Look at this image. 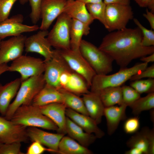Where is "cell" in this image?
<instances>
[{
  "mask_svg": "<svg viewBox=\"0 0 154 154\" xmlns=\"http://www.w3.org/2000/svg\"><path fill=\"white\" fill-rule=\"evenodd\" d=\"M129 106L135 116L139 115L143 111L153 109L154 92L148 93L144 97H140Z\"/></svg>",
  "mask_w": 154,
  "mask_h": 154,
  "instance_id": "4dcf8cb0",
  "label": "cell"
},
{
  "mask_svg": "<svg viewBox=\"0 0 154 154\" xmlns=\"http://www.w3.org/2000/svg\"><path fill=\"white\" fill-rule=\"evenodd\" d=\"M133 17V13L130 5L116 3L106 5V21L107 29L110 32L126 28L128 22Z\"/></svg>",
  "mask_w": 154,
  "mask_h": 154,
  "instance_id": "52a82bcc",
  "label": "cell"
},
{
  "mask_svg": "<svg viewBox=\"0 0 154 154\" xmlns=\"http://www.w3.org/2000/svg\"><path fill=\"white\" fill-rule=\"evenodd\" d=\"M103 1L106 5L116 3L130 5V0H104Z\"/></svg>",
  "mask_w": 154,
  "mask_h": 154,
  "instance_id": "ee69618b",
  "label": "cell"
},
{
  "mask_svg": "<svg viewBox=\"0 0 154 154\" xmlns=\"http://www.w3.org/2000/svg\"><path fill=\"white\" fill-rule=\"evenodd\" d=\"M20 3L24 5L28 1V0H19Z\"/></svg>",
  "mask_w": 154,
  "mask_h": 154,
  "instance_id": "816d5d0a",
  "label": "cell"
},
{
  "mask_svg": "<svg viewBox=\"0 0 154 154\" xmlns=\"http://www.w3.org/2000/svg\"><path fill=\"white\" fill-rule=\"evenodd\" d=\"M154 0H135L136 3L140 7H147L150 3Z\"/></svg>",
  "mask_w": 154,
  "mask_h": 154,
  "instance_id": "bcb514c9",
  "label": "cell"
},
{
  "mask_svg": "<svg viewBox=\"0 0 154 154\" xmlns=\"http://www.w3.org/2000/svg\"><path fill=\"white\" fill-rule=\"evenodd\" d=\"M10 120L15 124L27 127L41 128L57 131L58 130L56 125L42 113L38 106L32 104L19 107L15 111Z\"/></svg>",
  "mask_w": 154,
  "mask_h": 154,
  "instance_id": "3957f363",
  "label": "cell"
},
{
  "mask_svg": "<svg viewBox=\"0 0 154 154\" xmlns=\"http://www.w3.org/2000/svg\"><path fill=\"white\" fill-rule=\"evenodd\" d=\"M66 129L69 136L87 148L94 143L97 138L94 134L86 132L67 116Z\"/></svg>",
  "mask_w": 154,
  "mask_h": 154,
  "instance_id": "cb8c5ba5",
  "label": "cell"
},
{
  "mask_svg": "<svg viewBox=\"0 0 154 154\" xmlns=\"http://www.w3.org/2000/svg\"><path fill=\"white\" fill-rule=\"evenodd\" d=\"M23 15L18 14L2 22L0 24V38L2 40L8 37L18 36L22 33L34 31L39 29L37 25L23 24Z\"/></svg>",
  "mask_w": 154,
  "mask_h": 154,
  "instance_id": "5bb4252c",
  "label": "cell"
},
{
  "mask_svg": "<svg viewBox=\"0 0 154 154\" xmlns=\"http://www.w3.org/2000/svg\"><path fill=\"white\" fill-rule=\"evenodd\" d=\"M27 132L29 139L32 142L38 141L51 150L52 152L56 153H58L60 141L65 135L49 133L35 127L27 128Z\"/></svg>",
  "mask_w": 154,
  "mask_h": 154,
  "instance_id": "2e32d148",
  "label": "cell"
},
{
  "mask_svg": "<svg viewBox=\"0 0 154 154\" xmlns=\"http://www.w3.org/2000/svg\"><path fill=\"white\" fill-rule=\"evenodd\" d=\"M89 88L84 79L73 71L71 73L67 84L63 89L78 95L89 93L90 91Z\"/></svg>",
  "mask_w": 154,
  "mask_h": 154,
  "instance_id": "f546056e",
  "label": "cell"
},
{
  "mask_svg": "<svg viewBox=\"0 0 154 154\" xmlns=\"http://www.w3.org/2000/svg\"><path fill=\"white\" fill-rule=\"evenodd\" d=\"M66 115L86 132L94 134L97 138H101L104 135V132L98 127L96 121L90 116L69 108L66 109Z\"/></svg>",
  "mask_w": 154,
  "mask_h": 154,
  "instance_id": "ac0fdd59",
  "label": "cell"
},
{
  "mask_svg": "<svg viewBox=\"0 0 154 154\" xmlns=\"http://www.w3.org/2000/svg\"><path fill=\"white\" fill-rule=\"evenodd\" d=\"M97 93L105 107L124 104L121 86L107 88Z\"/></svg>",
  "mask_w": 154,
  "mask_h": 154,
  "instance_id": "4316f807",
  "label": "cell"
},
{
  "mask_svg": "<svg viewBox=\"0 0 154 154\" xmlns=\"http://www.w3.org/2000/svg\"><path fill=\"white\" fill-rule=\"evenodd\" d=\"M64 98L60 91L53 86L46 83L33 99L32 105L40 106L55 103H63Z\"/></svg>",
  "mask_w": 154,
  "mask_h": 154,
  "instance_id": "7402d4cb",
  "label": "cell"
},
{
  "mask_svg": "<svg viewBox=\"0 0 154 154\" xmlns=\"http://www.w3.org/2000/svg\"><path fill=\"white\" fill-rule=\"evenodd\" d=\"M48 32L41 30L27 37L25 44V51L27 52H35L42 56L46 62L52 58L53 51L47 37Z\"/></svg>",
  "mask_w": 154,
  "mask_h": 154,
  "instance_id": "4fadbf2b",
  "label": "cell"
},
{
  "mask_svg": "<svg viewBox=\"0 0 154 154\" xmlns=\"http://www.w3.org/2000/svg\"><path fill=\"white\" fill-rule=\"evenodd\" d=\"M21 143H3L0 147V154H24L21 151Z\"/></svg>",
  "mask_w": 154,
  "mask_h": 154,
  "instance_id": "8d00e7d4",
  "label": "cell"
},
{
  "mask_svg": "<svg viewBox=\"0 0 154 154\" xmlns=\"http://www.w3.org/2000/svg\"><path fill=\"white\" fill-rule=\"evenodd\" d=\"M58 153L61 154H92V152L81 145L69 136L62 137L59 144Z\"/></svg>",
  "mask_w": 154,
  "mask_h": 154,
  "instance_id": "484cf974",
  "label": "cell"
},
{
  "mask_svg": "<svg viewBox=\"0 0 154 154\" xmlns=\"http://www.w3.org/2000/svg\"><path fill=\"white\" fill-rule=\"evenodd\" d=\"M27 127L16 124L0 116V141L3 143L25 142L29 139Z\"/></svg>",
  "mask_w": 154,
  "mask_h": 154,
  "instance_id": "8fae6325",
  "label": "cell"
},
{
  "mask_svg": "<svg viewBox=\"0 0 154 154\" xmlns=\"http://www.w3.org/2000/svg\"><path fill=\"white\" fill-rule=\"evenodd\" d=\"M17 0H0V24L9 18L12 7Z\"/></svg>",
  "mask_w": 154,
  "mask_h": 154,
  "instance_id": "d590c367",
  "label": "cell"
},
{
  "mask_svg": "<svg viewBox=\"0 0 154 154\" xmlns=\"http://www.w3.org/2000/svg\"><path fill=\"white\" fill-rule=\"evenodd\" d=\"M125 154H143V152L140 150L135 148H130V150L125 152Z\"/></svg>",
  "mask_w": 154,
  "mask_h": 154,
  "instance_id": "7dc6e473",
  "label": "cell"
},
{
  "mask_svg": "<svg viewBox=\"0 0 154 154\" xmlns=\"http://www.w3.org/2000/svg\"><path fill=\"white\" fill-rule=\"evenodd\" d=\"M130 86L140 94L154 92V79L148 78L132 81Z\"/></svg>",
  "mask_w": 154,
  "mask_h": 154,
  "instance_id": "d6a6232c",
  "label": "cell"
},
{
  "mask_svg": "<svg viewBox=\"0 0 154 154\" xmlns=\"http://www.w3.org/2000/svg\"><path fill=\"white\" fill-rule=\"evenodd\" d=\"M140 60L143 62L148 63L154 62V53L140 58Z\"/></svg>",
  "mask_w": 154,
  "mask_h": 154,
  "instance_id": "f6af8a7d",
  "label": "cell"
},
{
  "mask_svg": "<svg viewBox=\"0 0 154 154\" xmlns=\"http://www.w3.org/2000/svg\"><path fill=\"white\" fill-rule=\"evenodd\" d=\"M89 25L74 19H72L70 33V49L80 51L79 48L83 36L90 33Z\"/></svg>",
  "mask_w": 154,
  "mask_h": 154,
  "instance_id": "d4e9b609",
  "label": "cell"
},
{
  "mask_svg": "<svg viewBox=\"0 0 154 154\" xmlns=\"http://www.w3.org/2000/svg\"><path fill=\"white\" fill-rule=\"evenodd\" d=\"M82 2L85 4L101 2L102 0H76Z\"/></svg>",
  "mask_w": 154,
  "mask_h": 154,
  "instance_id": "681fc988",
  "label": "cell"
},
{
  "mask_svg": "<svg viewBox=\"0 0 154 154\" xmlns=\"http://www.w3.org/2000/svg\"><path fill=\"white\" fill-rule=\"evenodd\" d=\"M42 0H28L31 7L30 17L33 23L36 24L40 18V7Z\"/></svg>",
  "mask_w": 154,
  "mask_h": 154,
  "instance_id": "74e56055",
  "label": "cell"
},
{
  "mask_svg": "<svg viewBox=\"0 0 154 154\" xmlns=\"http://www.w3.org/2000/svg\"><path fill=\"white\" fill-rule=\"evenodd\" d=\"M21 82L19 78L4 85L0 83V113L2 116H4L11 101L16 96Z\"/></svg>",
  "mask_w": 154,
  "mask_h": 154,
  "instance_id": "603a6c76",
  "label": "cell"
},
{
  "mask_svg": "<svg viewBox=\"0 0 154 154\" xmlns=\"http://www.w3.org/2000/svg\"><path fill=\"white\" fill-rule=\"evenodd\" d=\"M26 36L21 35L1 40L0 45V65L13 61L23 55Z\"/></svg>",
  "mask_w": 154,
  "mask_h": 154,
  "instance_id": "7c38bea8",
  "label": "cell"
},
{
  "mask_svg": "<svg viewBox=\"0 0 154 154\" xmlns=\"http://www.w3.org/2000/svg\"><path fill=\"white\" fill-rule=\"evenodd\" d=\"M45 68L44 62L41 58L22 55L13 61L7 71L19 73L22 82L31 77L43 74Z\"/></svg>",
  "mask_w": 154,
  "mask_h": 154,
  "instance_id": "ba28073f",
  "label": "cell"
},
{
  "mask_svg": "<svg viewBox=\"0 0 154 154\" xmlns=\"http://www.w3.org/2000/svg\"><path fill=\"white\" fill-rule=\"evenodd\" d=\"M63 12L71 19L88 25L94 20L87 10L86 4L76 0H67Z\"/></svg>",
  "mask_w": 154,
  "mask_h": 154,
  "instance_id": "44dd1931",
  "label": "cell"
},
{
  "mask_svg": "<svg viewBox=\"0 0 154 154\" xmlns=\"http://www.w3.org/2000/svg\"><path fill=\"white\" fill-rule=\"evenodd\" d=\"M8 67L9 66L7 63L0 65V76L5 72L8 71Z\"/></svg>",
  "mask_w": 154,
  "mask_h": 154,
  "instance_id": "c3c4849f",
  "label": "cell"
},
{
  "mask_svg": "<svg viewBox=\"0 0 154 154\" xmlns=\"http://www.w3.org/2000/svg\"><path fill=\"white\" fill-rule=\"evenodd\" d=\"M46 83L43 74L31 77L22 82L15 99L10 104L4 117L10 120L18 108L31 104L35 97Z\"/></svg>",
  "mask_w": 154,
  "mask_h": 154,
  "instance_id": "7a4b0ae2",
  "label": "cell"
},
{
  "mask_svg": "<svg viewBox=\"0 0 154 154\" xmlns=\"http://www.w3.org/2000/svg\"><path fill=\"white\" fill-rule=\"evenodd\" d=\"M32 142L27 148L26 154H41L46 151L52 152L51 150L45 148L39 142L37 141Z\"/></svg>",
  "mask_w": 154,
  "mask_h": 154,
  "instance_id": "60d3db41",
  "label": "cell"
},
{
  "mask_svg": "<svg viewBox=\"0 0 154 154\" xmlns=\"http://www.w3.org/2000/svg\"><path fill=\"white\" fill-rule=\"evenodd\" d=\"M67 0H42L40 7L42 21L39 29L47 30L53 21L62 13Z\"/></svg>",
  "mask_w": 154,
  "mask_h": 154,
  "instance_id": "9a60e30c",
  "label": "cell"
},
{
  "mask_svg": "<svg viewBox=\"0 0 154 154\" xmlns=\"http://www.w3.org/2000/svg\"><path fill=\"white\" fill-rule=\"evenodd\" d=\"M147 7L151 10V12L154 13V0L150 3Z\"/></svg>",
  "mask_w": 154,
  "mask_h": 154,
  "instance_id": "f907efd6",
  "label": "cell"
},
{
  "mask_svg": "<svg viewBox=\"0 0 154 154\" xmlns=\"http://www.w3.org/2000/svg\"><path fill=\"white\" fill-rule=\"evenodd\" d=\"M123 103L129 106L141 97V94L130 86H121Z\"/></svg>",
  "mask_w": 154,
  "mask_h": 154,
  "instance_id": "e575fe53",
  "label": "cell"
},
{
  "mask_svg": "<svg viewBox=\"0 0 154 154\" xmlns=\"http://www.w3.org/2000/svg\"><path fill=\"white\" fill-rule=\"evenodd\" d=\"M79 51L96 74H108L112 71L113 60L91 42L82 39Z\"/></svg>",
  "mask_w": 154,
  "mask_h": 154,
  "instance_id": "5b68a950",
  "label": "cell"
},
{
  "mask_svg": "<svg viewBox=\"0 0 154 154\" xmlns=\"http://www.w3.org/2000/svg\"><path fill=\"white\" fill-rule=\"evenodd\" d=\"M58 50L71 69L81 76L90 88L93 78L96 74L80 52L70 49Z\"/></svg>",
  "mask_w": 154,
  "mask_h": 154,
  "instance_id": "9c48e42d",
  "label": "cell"
},
{
  "mask_svg": "<svg viewBox=\"0 0 154 154\" xmlns=\"http://www.w3.org/2000/svg\"><path fill=\"white\" fill-rule=\"evenodd\" d=\"M52 56L49 60L44 62L45 70L43 74L46 82L60 89L59 80L64 71L71 70L57 49L53 50Z\"/></svg>",
  "mask_w": 154,
  "mask_h": 154,
  "instance_id": "30bf717a",
  "label": "cell"
},
{
  "mask_svg": "<svg viewBox=\"0 0 154 154\" xmlns=\"http://www.w3.org/2000/svg\"><path fill=\"white\" fill-rule=\"evenodd\" d=\"M133 21L142 32L143 36L141 41L142 45L146 47L154 46V30H149L145 27L137 19L134 18Z\"/></svg>",
  "mask_w": 154,
  "mask_h": 154,
  "instance_id": "836d02e7",
  "label": "cell"
},
{
  "mask_svg": "<svg viewBox=\"0 0 154 154\" xmlns=\"http://www.w3.org/2000/svg\"><path fill=\"white\" fill-rule=\"evenodd\" d=\"M154 78V64L148 66L144 70L132 76L130 79V81L142 79L143 78Z\"/></svg>",
  "mask_w": 154,
  "mask_h": 154,
  "instance_id": "ab89813d",
  "label": "cell"
},
{
  "mask_svg": "<svg viewBox=\"0 0 154 154\" xmlns=\"http://www.w3.org/2000/svg\"><path fill=\"white\" fill-rule=\"evenodd\" d=\"M82 98L89 116L98 125L102 121L105 108L97 92H90L82 95Z\"/></svg>",
  "mask_w": 154,
  "mask_h": 154,
  "instance_id": "d6986e66",
  "label": "cell"
},
{
  "mask_svg": "<svg viewBox=\"0 0 154 154\" xmlns=\"http://www.w3.org/2000/svg\"><path fill=\"white\" fill-rule=\"evenodd\" d=\"M1 40H2V39H1L0 38V45L1 42Z\"/></svg>",
  "mask_w": 154,
  "mask_h": 154,
  "instance_id": "db71d44e",
  "label": "cell"
},
{
  "mask_svg": "<svg viewBox=\"0 0 154 154\" xmlns=\"http://www.w3.org/2000/svg\"><path fill=\"white\" fill-rule=\"evenodd\" d=\"M140 127L139 119L137 117L129 118L125 120L123 124V130L127 134L137 132Z\"/></svg>",
  "mask_w": 154,
  "mask_h": 154,
  "instance_id": "f35d334b",
  "label": "cell"
},
{
  "mask_svg": "<svg viewBox=\"0 0 154 154\" xmlns=\"http://www.w3.org/2000/svg\"><path fill=\"white\" fill-rule=\"evenodd\" d=\"M72 19L64 13L57 18L47 38L51 46L57 50L70 49V33Z\"/></svg>",
  "mask_w": 154,
  "mask_h": 154,
  "instance_id": "8992f818",
  "label": "cell"
},
{
  "mask_svg": "<svg viewBox=\"0 0 154 154\" xmlns=\"http://www.w3.org/2000/svg\"><path fill=\"white\" fill-rule=\"evenodd\" d=\"M39 109L58 127V133L67 134L66 129V110L67 108L63 103H55L38 106Z\"/></svg>",
  "mask_w": 154,
  "mask_h": 154,
  "instance_id": "e0dca14e",
  "label": "cell"
},
{
  "mask_svg": "<svg viewBox=\"0 0 154 154\" xmlns=\"http://www.w3.org/2000/svg\"><path fill=\"white\" fill-rule=\"evenodd\" d=\"M88 12L92 18L98 20L106 29L107 26L105 19V10L106 5L102 1L101 2L86 4Z\"/></svg>",
  "mask_w": 154,
  "mask_h": 154,
  "instance_id": "1f68e13d",
  "label": "cell"
},
{
  "mask_svg": "<svg viewBox=\"0 0 154 154\" xmlns=\"http://www.w3.org/2000/svg\"><path fill=\"white\" fill-rule=\"evenodd\" d=\"M148 128L144 127L139 132H137L127 142V146L130 148H135L141 150L144 154H149V144L147 131Z\"/></svg>",
  "mask_w": 154,
  "mask_h": 154,
  "instance_id": "f1b7e54d",
  "label": "cell"
},
{
  "mask_svg": "<svg viewBox=\"0 0 154 154\" xmlns=\"http://www.w3.org/2000/svg\"><path fill=\"white\" fill-rule=\"evenodd\" d=\"M148 136L149 144V154H154V129H148Z\"/></svg>",
  "mask_w": 154,
  "mask_h": 154,
  "instance_id": "b9f144b4",
  "label": "cell"
},
{
  "mask_svg": "<svg viewBox=\"0 0 154 154\" xmlns=\"http://www.w3.org/2000/svg\"><path fill=\"white\" fill-rule=\"evenodd\" d=\"M148 65V63L143 62L129 68H120L111 75L96 74L92 81L90 92H97L107 88L121 86L132 76L145 69Z\"/></svg>",
  "mask_w": 154,
  "mask_h": 154,
  "instance_id": "277c9868",
  "label": "cell"
},
{
  "mask_svg": "<svg viewBox=\"0 0 154 154\" xmlns=\"http://www.w3.org/2000/svg\"><path fill=\"white\" fill-rule=\"evenodd\" d=\"M3 144V143L1 141H0V147Z\"/></svg>",
  "mask_w": 154,
  "mask_h": 154,
  "instance_id": "f5cc1de1",
  "label": "cell"
},
{
  "mask_svg": "<svg viewBox=\"0 0 154 154\" xmlns=\"http://www.w3.org/2000/svg\"><path fill=\"white\" fill-rule=\"evenodd\" d=\"M142 37L138 27L126 28L106 35L98 48L110 56L120 68H125L133 60L154 53V46L142 45Z\"/></svg>",
  "mask_w": 154,
  "mask_h": 154,
  "instance_id": "6da1fadb",
  "label": "cell"
},
{
  "mask_svg": "<svg viewBox=\"0 0 154 154\" xmlns=\"http://www.w3.org/2000/svg\"><path fill=\"white\" fill-rule=\"evenodd\" d=\"M62 94L63 103L67 108L84 115L89 116L82 98L77 95L63 89L59 90Z\"/></svg>",
  "mask_w": 154,
  "mask_h": 154,
  "instance_id": "83f0119b",
  "label": "cell"
},
{
  "mask_svg": "<svg viewBox=\"0 0 154 154\" xmlns=\"http://www.w3.org/2000/svg\"><path fill=\"white\" fill-rule=\"evenodd\" d=\"M143 16L149 21L151 29H154V14L149 11L147 9L146 10V13L143 14Z\"/></svg>",
  "mask_w": 154,
  "mask_h": 154,
  "instance_id": "7bdbcfd3",
  "label": "cell"
},
{
  "mask_svg": "<svg viewBox=\"0 0 154 154\" xmlns=\"http://www.w3.org/2000/svg\"><path fill=\"white\" fill-rule=\"evenodd\" d=\"M127 106L125 104L105 107L104 116L106 117L108 134L112 135L118 127L120 122L126 118V110Z\"/></svg>",
  "mask_w": 154,
  "mask_h": 154,
  "instance_id": "ffe728a7",
  "label": "cell"
}]
</instances>
